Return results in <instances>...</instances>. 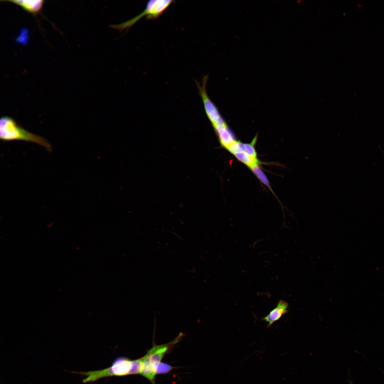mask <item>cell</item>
<instances>
[{
	"instance_id": "cell-1",
	"label": "cell",
	"mask_w": 384,
	"mask_h": 384,
	"mask_svg": "<svg viewBox=\"0 0 384 384\" xmlns=\"http://www.w3.org/2000/svg\"><path fill=\"white\" fill-rule=\"evenodd\" d=\"M0 276L10 282L46 281L71 286L103 301L102 289L87 275L59 265L38 251L23 235L14 232L0 240Z\"/></svg>"
},
{
	"instance_id": "cell-2",
	"label": "cell",
	"mask_w": 384,
	"mask_h": 384,
	"mask_svg": "<svg viewBox=\"0 0 384 384\" xmlns=\"http://www.w3.org/2000/svg\"><path fill=\"white\" fill-rule=\"evenodd\" d=\"M340 0H302L293 8L288 21L273 33L252 43V51L260 55L276 41L292 31L295 38L317 34L344 6Z\"/></svg>"
},
{
	"instance_id": "cell-3",
	"label": "cell",
	"mask_w": 384,
	"mask_h": 384,
	"mask_svg": "<svg viewBox=\"0 0 384 384\" xmlns=\"http://www.w3.org/2000/svg\"><path fill=\"white\" fill-rule=\"evenodd\" d=\"M41 13L53 23L73 28L82 20L87 1H14Z\"/></svg>"
}]
</instances>
